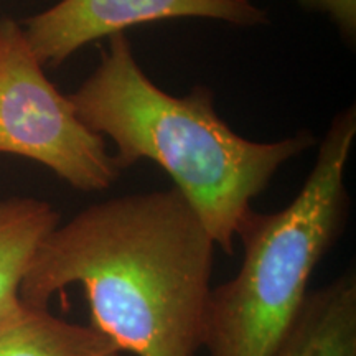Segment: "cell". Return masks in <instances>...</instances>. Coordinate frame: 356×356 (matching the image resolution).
Listing matches in <instances>:
<instances>
[{"label":"cell","instance_id":"obj_1","mask_svg":"<svg viewBox=\"0 0 356 356\" xmlns=\"http://www.w3.org/2000/svg\"><path fill=\"white\" fill-rule=\"evenodd\" d=\"M216 244L177 188L96 203L40 243L19 299L79 284L91 327L136 356H198Z\"/></svg>","mask_w":356,"mask_h":356},{"label":"cell","instance_id":"obj_2","mask_svg":"<svg viewBox=\"0 0 356 356\" xmlns=\"http://www.w3.org/2000/svg\"><path fill=\"white\" fill-rule=\"evenodd\" d=\"M70 101L91 131L114 140L119 170L142 159L162 167L226 254L234 252L252 198L314 144L309 132L277 142L238 136L218 115L208 88L178 97L150 81L124 33L111 35L99 66Z\"/></svg>","mask_w":356,"mask_h":356},{"label":"cell","instance_id":"obj_3","mask_svg":"<svg viewBox=\"0 0 356 356\" xmlns=\"http://www.w3.org/2000/svg\"><path fill=\"white\" fill-rule=\"evenodd\" d=\"M355 136L351 106L335 115L292 203L270 215L249 210L243 218L236 233L241 267L211 287L204 314L203 348L210 356H277L304 309L315 267L345 228V168Z\"/></svg>","mask_w":356,"mask_h":356},{"label":"cell","instance_id":"obj_4","mask_svg":"<svg viewBox=\"0 0 356 356\" xmlns=\"http://www.w3.org/2000/svg\"><path fill=\"white\" fill-rule=\"evenodd\" d=\"M0 152L37 160L83 191L106 190L121 173L104 137L44 76L12 19L0 22Z\"/></svg>","mask_w":356,"mask_h":356},{"label":"cell","instance_id":"obj_5","mask_svg":"<svg viewBox=\"0 0 356 356\" xmlns=\"http://www.w3.org/2000/svg\"><path fill=\"white\" fill-rule=\"evenodd\" d=\"M180 17H202L239 26L267 22L249 0H61L22 26L37 60L61 65L83 44L124 33L129 26Z\"/></svg>","mask_w":356,"mask_h":356},{"label":"cell","instance_id":"obj_6","mask_svg":"<svg viewBox=\"0 0 356 356\" xmlns=\"http://www.w3.org/2000/svg\"><path fill=\"white\" fill-rule=\"evenodd\" d=\"M277 356H356V277L346 273L309 292Z\"/></svg>","mask_w":356,"mask_h":356},{"label":"cell","instance_id":"obj_7","mask_svg":"<svg viewBox=\"0 0 356 356\" xmlns=\"http://www.w3.org/2000/svg\"><path fill=\"white\" fill-rule=\"evenodd\" d=\"M0 356H121V350L91 325L19 300L0 312Z\"/></svg>","mask_w":356,"mask_h":356},{"label":"cell","instance_id":"obj_8","mask_svg":"<svg viewBox=\"0 0 356 356\" xmlns=\"http://www.w3.org/2000/svg\"><path fill=\"white\" fill-rule=\"evenodd\" d=\"M60 225L51 204L35 198L0 202V312L19 302V289L40 243Z\"/></svg>","mask_w":356,"mask_h":356},{"label":"cell","instance_id":"obj_9","mask_svg":"<svg viewBox=\"0 0 356 356\" xmlns=\"http://www.w3.org/2000/svg\"><path fill=\"white\" fill-rule=\"evenodd\" d=\"M305 10L327 13L343 37L353 42L356 37V0H299Z\"/></svg>","mask_w":356,"mask_h":356}]
</instances>
